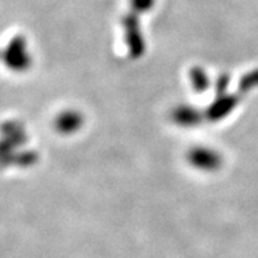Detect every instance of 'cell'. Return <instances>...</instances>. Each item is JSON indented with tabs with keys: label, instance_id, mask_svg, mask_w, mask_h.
Segmentation results:
<instances>
[{
	"label": "cell",
	"instance_id": "obj_1",
	"mask_svg": "<svg viewBox=\"0 0 258 258\" xmlns=\"http://www.w3.org/2000/svg\"><path fill=\"white\" fill-rule=\"evenodd\" d=\"M122 23H124V27H125L129 45H132L139 53L140 49H141V45H143V40H141V33H140L139 29V19H137L136 12L126 15Z\"/></svg>",
	"mask_w": 258,
	"mask_h": 258
},
{
	"label": "cell",
	"instance_id": "obj_2",
	"mask_svg": "<svg viewBox=\"0 0 258 258\" xmlns=\"http://www.w3.org/2000/svg\"><path fill=\"white\" fill-rule=\"evenodd\" d=\"M10 46V53H8L7 57L10 58V64L12 68L21 69L25 66V62H27L28 57L24 53V40L20 37L15 38L12 42H11Z\"/></svg>",
	"mask_w": 258,
	"mask_h": 258
},
{
	"label": "cell",
	"instance_id": "obj_3",
	"mask_svg": "<svg viewBox=\"0 0 258 258\" xmlns=\"http://www.w3.org/2000/svg\"><path fill=\"white\" fill-rule=\"evenodd\" d=\"M191 160L194 163H197L199 167H204V169H212L219 163L218 157L216 154L212 153V152H208L206 149H201L194 152L192 156H191Z\"/></svg>",
	"mask_w": 258,
	"mask_h": 258
},
{
	"label": "cell",
	"instance_id": "obj_4",
	"mask_svg": "<svg viewBox=\"0 0 258 258\" xmlns=\"http://www.w3.org/2000/svg\"><path fill=\"white\" fill-rule=\"evenodd\" d=\"M81 124V119L74 113H66L62 119L58 120V126L62 131H74Z\"/></svg>",
	"mask_w": 258,
	"mask_h": 258
},
{
	"label": "cell",
	"instance_id": "obj_5",
	"mask_svg": "<svg viewBox=\"0 0 258 258\" xmlns=\"http://www.w3.org/2000/svg\"><path fill=\"white\" fill-rule=\"evenodd\" d=\"M131 4H132L133 12L141 14V12L149 11L153 7L154 0H131Z\"/></svg>",
	"mask_w": 258,
	"mask_h": 258
}]
</instances>
